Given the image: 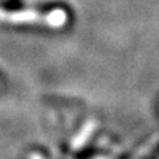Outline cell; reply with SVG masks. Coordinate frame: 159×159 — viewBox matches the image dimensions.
<instances>
[{
	"instance_id": "6da1fadb",
	"label": "cell",
	"mask_w": 159,
	"mask_h": 159,
	"mask_svg": "<svg viewBox=\"0 0 159 159\" xmlns=\"http://www.w3.org/2000/svg\"><path fill=\"white\" fill-rule=\"evenodd\" d=\"M66 21V13L62 9H54L48 15V23L53 27H60Z\"/></svg>"
}]
</instances>
